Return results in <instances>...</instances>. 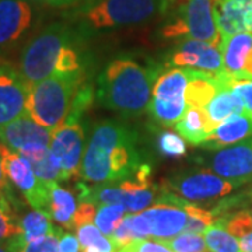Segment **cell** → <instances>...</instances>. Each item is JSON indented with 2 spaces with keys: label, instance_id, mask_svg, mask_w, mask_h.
Instances as JSON below:
<instances>
[{
  "label": "cell",
  "instance_id": "43",
  "mask_svg": "<svg viewBox=\"0 0 252 252\" xmlns=\"http://www.w3.org/2000/svg\"><path fill=\"white\" fill-rule=\"evenodd\" d=\"M0 252H10V251L7 250V247H6L4 244H0Z\"/></svg>",
  "mask_w": 252,
  "mask_h": 252
},
{
  "label": "cell",
  "instance_id": "7",
  "mask_svg": "<svg viewBox=\"0 0 252 252\" xmlns=\"http://www.w3.org/2000/svg\"><path fill=\"white\" fill-rule=\"evenodd\" d=\"M187 84L188 72L182 67L168 69L157 77L149 112L158 124L174 126L184 115L188 107L185 101Z\"/></svg>",
  "mask_w": 252,
  "mask_h": 252
},
{
  "label": "cell",
  "instance_id": "28",
  "mask_svg": "<svg viewBox=\"0 0 252 252\" xmlns=\"http://www.w3.org/2000/svg\"><path fill=\"white\" fill-rule=\"evenodd\" d=\"M184 209L188 213V221L184 228V231L188 233H196V234H205L207 228L217 220L212 210H207L205 207L199 206V203H192L185 200Z\"/></svg>",
  "mask_w": 252,
  "mask_h": 252
},
{
  "label": "cell",
  "instance_id": "10",
  "mask_svg": "<svg viewBox=\"0 0 252 252\" xmlns=\"http://www.w3.org/2000/svg\"><path fill=\"white\" fill-rule=\"evenodd\" d=\"M0 154L7 178L13 184V187L20 190V193L24 196L28 205L32 209H41L49 212L51 207L49 185L44 184L36 177L27 158L3 143H0Z\"/></svg>",
  "mask_w": 252,
  "mask_h": 252
},
{
  "label": "cell",
  "instance_id": "21",
  "mask_svg": "<svg viewBox=\"0 0 252 252\" xmlns=\"http://www.w3.org/2000/svg\"><path fill=\"white\" fill-rule=\"evenodd\" d=\"M205 109H206L207 117L213 129L227 118L233 117L235 114L245 112L243 99L231 87L219 89L215 97L210 99V102L207 104Z\"/></svg>",
  "mask_w": 252,
  "mask_h": 252
},
{
  "label": "cell",
  "instance_id": "18",
  "mask_svg": "<svg viewBox=\"0 0 252 252\" xmlns=\"http://www.w3.org/2000/svg\"><path fill=\"white\" fill-rule=\"evenodd\" d=\"M224 70L233 79H252V32L231 35L221 44Z\"/></svg>",
  "mask_w": 252,
  "mask_h": 252
},
{
  "label": "cell",
  "instance_id": "47",
  "mask_svg": "<svg viewBox=\"0 0 252 252\" xmlns=\"http://www.w3.org/2000/svg\"><path fill=\"white\" fill-rule=\"evenodd\" d=\"M117 252H119V251H118V250H117Z\"/></svg>",
  "mask_w": 252,
  "mask_h": 252
},
{
  "label": "cell",
  "instance_id": "22",
  "mask_svg": "<svg viewBox=\"0 0 252 252\" xmlns=\"http://www.w3.org/2000/svg\"><path fill=\"white\" fill-rule=\"evenodd\" d=\"M51 207L49 213L52 220L66 230H74V215L77 210V200L70 190L62 188L59 182L49 184Z\"/></svg>",
  "mask_w": 252,
  "mask_h": 252
},
{
  "label": "cell",
  "instance_id": "12",
  "mask_svg": "<svg viewBox=\"0 0 252 252\" xmlns=\"http://www.w3.org/2000/svg\"><path fill=\"white\" fill-rule=\"evenodd\" d=\"M168 62L174 67L203 72L215 77L225 73L221 48L192 38L181 39L170 55Z\"/></svg>",
  "mask_w": 252,
  "mask_h": 252
},
{
  "label": "cell",
  "instance_id": "17",
  "mask_svg": "<svg viewBox=\"0 0 252 252\" xmlns=\"http://www.w3.org/2000/svg\"><path fill=\"white\" fill-rule=\"evenodd\" d=\"M213 10L223 41L240 32H252V0H213Z\"/></svg>",
  "mask_w": 252,
  "mask_h": 252
},
{
  "label": "cell",
  "instance_id": "26",
  "mask_svg": "<svg viewBox=\"0 0 252 252\" xmlns=\"http://www.w3.org/2000/svg\"><path fill=\"white\" fill-rule=\"evenodd\" d=\"M62 234V228L56 227L51 234L39 237L28 243L20 240L17 235H14L4 245L7 247L10 252H58V243Z\"/></svg>",
  "mask_w": 252,
  "mask_h": 252
},
{
  "label": "cell",
  "instance_id": "25",
  "mask_svg": "<svg viewBox=\"0 0 252 252\" xmlns=\"http://www.w3.org/2000/svg\"><path fill=\"white\" fill-rule=\"evenodd\" d=\"M55 227L52 224V216L49 212L41 209H32L20 217V233L17 237L23 241H32L39 237L51 234Z\"/></svg>",
  "mask_w": 252,
  "mask_h": 252
},
{
  "label": "cell",
  "instance_id": "35",
  "mask_svg": "<svg viewBox=\"0 0 252 252\" xmlns=\"http://www.w3.org/2000/svg\"><path fill=\"white\" fill-rule=\"evenodd\" d=\"M231 89L241 97L245 112L252 118V79H231Z\"/></svg>",
  "mask_w": 252,
  "mask_h": 252
},
{
  "label": "cell",
  "instance_id": "42",
  "mask_svg": "<svg viewBox=\"0 0 252 252\" xmlns=\"http://www.w3.org/2000/svg\"><path fill=\"white\" fill-rule=\"evenodd\" d=\"M238 243L241 247L243 252H252V230H250L248 233H245L238 238Z\"/></svg>",
  "mask_w": 252,
  "mask_h": 252
},
{
  "label": "cell",
  "instance_id": "40",
  "mask_svg": "<svg viewBox=\"0 0 252 252\" xmlns=\"http://www.w3.org/2000/svg\"><path fill=\"white\" fill-rule=\"evenodd\" d=\"M117 245L114 244V241L107 235H102L95 243H93L86 248H81V252H117Z\"/></svg>",
  "mask_w": 252,
  "mask_h": 252
},
{
  "label": "cell",
  "instance_id": "15",
  "mask_svg": "<svg viewBox=\"0 0 252 252\" xmlns=\"http://www.w3.org/2000/svg\"><path fill=\"white\" fill-rule=\"evenodd\" d=\"M51 139L52 130L38 124L27 112L9 124L0 126V143L17 153L49 147Z\"/></svg>",
  "mask_w": 252,
  "mask_h": 252
},
{
  "label": "cell",
  "instance_id": "2",
  "mask_svg": "<svg viewBox=\"0 0 252 252\" xmlns=\"http://www.w3.org/2000/svg\"><path fill=\"white\" fill-rule=\"evenodd\" d=\"M80 26L55 21L39 30L21 48L18 69L30 83L55 74H69L81 69Z\"/></svg>",
  "mask_w": 252,
  "mask_h": 252
},
{
  "label": "cell",
  "instance_id": "30",
  "mask_svg": "<svg viewBox=\"0 0 252 252\" xmlns=\"http://www.w3.org/2000/svg\"><path fill=\"white\" fill-rule=\"evenodd\" d=\"M18 233L20 217L16 213V206L6 196L0 195V244H6Z\"/></svg>",
  "mask_w": 252,
  "mask_h": 252
},
{
  "label": "cell",
  "instance_id": "44",
  "mask_svg": "<svg viewBox=\"0 0 252 252\" xmlns=\"http://www.w3.org/2000/svg\"><path fill=\"white\" fill-rule=\"evenodd\" d=\"M185 1H188V0H171V4L172 3H180V4H182V3H185Z\"/></svg>",
  "mask_w": 252,
  "mask_h": 252
},
{
  "label": "cell",
  "instance_id": "33",
  "mask_svg": "<svg viewBox=\"0 0 252 252\" xmlns=\"http://www.w3.org/2000/svg\"><path fill=\"white\" fill-rule=\"evenodd\" d=\"M111 240L117 245V248L126 247L139 240L132 224V213H126L125 216L121 219V221L118 223L114 233L111 235Z\"/></svg>",
  "mask_w": 252,
  "mask_h": 252
},
{
  "label": "cell",
  "instance_id": "20",
  "mask_svg": "<svg viewBox=\"0 0 252 252\" xmlns=\"http://www.w3.org/2000/svg\"><path fill=\"white\" fill-rule=\"evenodd\" d=\"M174 127L185 142L193 146H202L206 136L213 130L206 109L198 107H187Z\"/></svg>",
  "mask_w": 252,
  "mask_h": 252
},
{
  "label": "cell",
  "instance_id": "39",
  "mask_svg": "<svg viewBox=\"0 0 252 252\" xmlns=\"http://www.w3.org/2000/svg\"><path fill=\"white\" fill-rule=\"evenodd\" d=\"M11 185L13 184L7 178V174L4 171V164H3V160H1V154H0V195L6 196L16 206V196H14Z\"/></svg>",
  "mask_w": 252,
  "mask_h": 252
},
{
  "label": "cell",
  "instance_id": "19",
  "mask_svg": "<svg viewBox=\"0 0 252 252\" xmlns=\"http://www.w3.org/2000/svg\"><path fill=\"white\" fill-rule=\"evenodd\" d=\"M250 136H252V118L247 112L235 114L217 125L206 136L202 146L209 150H217L243 142Z\"/></svg>",
  "mask_w": 252,
  "mask_h": 252
},
{
  "label": "cell",
  "instance_id": "34",
  "mask_svg": "<svg viewBox=\"0 0 252 252\" xmlns=\"http://www.w3.org/2000/svg\"><path fill=\"white\" fill-rule=\"evenodd\" d=\"M119 252H174L167 247L165 244L160 240H150V238H144V240H137L135 243L129 244L126 247L118 248Z\"/></svg>",
  "mask_w": 252,
  "mask_h": 252
},
{
  "label": "cell",
  "instance_id": "1",
  "mask_svg": "<svg viewBox=\"0 0 252 252\" xmlns=\"http://www.w3.org/2000/svg\"><path fill=\"white\" fill-rule=\"evenodd\" d=\"M139 135L119 119L94 124L81 161L80 177L89 184L133 180L140 165Z\"/></svg>",
  "mask_w": 252,
  "mask_h": 252
},
{
  "label": "cell",
  "instance_id": "31",
  "mask_svg": "<svg viewBox=\"0 0 252 252\" xmlns=\"http://www.w3.org/2000/svg\"><path fill=\"white\" fill-rule=\"evenodd\" d=\"M162 243L170 247L174 252H207V244L205 237L196 233L182 231L170 240H162Z\"/></svg>",
  "mask_w": 252,
  "mask_h": 252
},
{
  "label": "cell",
  "instance_id": "38",
  "mask_svg": "<svg viewBox=\"0 0 252 252\" xmlns=\"http://www.w3.org/2000/svg\"><path fill=\"white\" fill-rule=\"evenodd\" d=\"M58 252H81L77 235L72 233H63L58 243Z\"/></svg>",
  "mask_w": 252,
  "mask_h": 252
},
{
  "label": "cell",
  "instance_id": "46",
  "mask_svg": "<svg viewBox=\"0 0 252 252\" xmlns=\"http://www.w3.org/2000/svg\"><path fill=\"white\" fill-rule=\"evenodd\" d=\"M250 213H251V217H252V207H251V209H250Z\"/></svg>",
  "mask_w": 252,
  "mask_h": 252
},
{
  "label": "cell",
  "instance_id": "36",
  "mask_svg": "<svg viewBox=\"0 0 252 252\" xmlns=\"http://www.w3.org/2000/svg\"><path fill=\"white\" fill-rule=\"evenodd\" d=\"M76 235L79 238V243H80L81 248H86L93 243H95L98 238H101L102 234L99 231V228L94 223H87V224H83L80 227L76 228Z\"/></svg>",
  "mask_w": 252,
  "mask_h": 252
},
{
  "label": "cell",
  "instance_id": "4",
  "mask_svg": "<svg viewBox=\"0 0 252 252\" xmlns=\"http://www.w3.org/2000/svg\"><path fill=\"white\" fill-rule=\"evenodd\" d=\"M171 0H81L72 18L87 30L130 27L165 14Z\"/></svg>",
  "mask_w": 252,
  "mask_h": 252
},
{
  "label": "cell",
  "instance_id": "11",
  "mask_svg": "<svg viewBox=\"0 0 252 252\" xmlns=\"http://www.w3.org/2000/svg\"><path fill=\"white\" fill-rule=\"evenodd\" d=\"M86 144L84 127L79 117L67 115L62 125L52 132L49 149L62 167L64 181L80 178Z\"/></svg>",
  "mask_w": 252,
  "mask_h": 252
},
{
  "label": "cell",
  "instance_id": "6",
  "mask_svg": "<svg viewBox=\"0 0 252 252\" xmlns=\"http://www.w3.org/2000/svg\"><path fill=\"white\" fill-rule=\"evenodd\" d=\"M165 39H199L221 48V35L217 27L213 0H188L180 4L170 21L162 27Z\"/></svg>",
  "mask_w": 252,
  "mask_h": 252
},
{
  "label": "cell",
  "instance_id": "29",
  "mask_svg": "<svg viewBox=\"0 0 252 252\" xmlns=\"http://www.w3.org/2000/svg\"><path fill=\"white\" fill-rule=\"evenodd\" d=\"M129 213L124 205L118 203H105V205H98L97 215L94 219V224L99 228L102 234L111 238L117 224L121 221V219Z\"/></svg>",
  "mask_w": 252,
  "mask_h": 252
},
{
  "label": "cell",
  "instance_id": "16",
  "mask_svg": "<svg viewBox=\"0 0 252 252\" xmlns=\"http://www.w3.org/2000/svg\"><path fill=\"white\" fill-rule=\"evenodd\" d=\"M142 215L149 225L150 238L160 241L182 233L188 221V213L184 206L168 202H157L143 210Z\"/></svg>",
  "mask_w": 252,
  "mask_h": 252
},
{
  "label": "cell",
  "instance_id": "8",
  "mask_svg": "<svg viewBox=\"0 0 252 252\" xmlns=\"http://www.w3.org/2000/svg\"><path fill=\"white\" fill-rule=\"evenodd\" d=\"M39 9L32 0H0V58L26 45L38 23Z\"/></svg>",
  "mask_w": 252,
  "mask_h": 252
},
{
  "label": "cell",
  "instance_id": "27",
  "mask_svg": "<svg viewBox=\"0 0 252 252\" xmlns=\"http://www.w3.org/2000/svg\"><path fill=\"white\" fill-rule=\"evenodd\" d=\"M205 241L212 252H243L238 238L231 234L220 220H216L205 231Z\"/></svg>",
  "mask_w": 252,
  "mask_h": 252
},
{
  "label": "cell",
  "instance_id": "14",
  "mask_svg": "<svg viewBox=\"0 0 252 252\" xmlns=\"http://www.w3.org/2000/svg\"><path fill=\"white\" fill-rule=\"evenodd\" d=\"M207 165L217 175L241 187L252 181V137L217 149L207 158Z\"/></svg>",
  "mask_w": 252,
  "mask_h": 252
},
{
  "label": "cell",
  "instance_id": "9",
  "mask_svg": "<svg viewBox=\"0 0 252 252\" xmlns=\"http://www.w3.org/2000/svg\"><path fill=\"white\" fill-rule=\"evenodd\" d=\"M162 188L192 203L212 202L228 196L237 187L212 170L180 172L164 181Z\"/></svg>",
  "mask_w": 252,
  "mask_h": 252
},
{
  "label": "cell",
  "instance_id": "45",
  "mask_svg": "<svg viewBox=\"0 0 252 252\" xmlns=\"http://www.w3.org/2000/svg\"><path fill=\"white\" fill-rule=\"evenodd\" d=\"M248 198H250L252 200V188H251V190L248 192Z\"/></svg>",
  "mask_w": 252,
  "mask_h": 252
},
{
  "label": "cell",
  "instance_id": "37",
  "mask_svg": "<svg viewBox=\"0 0 252 252\" xmlns=\"http://www.w3.org/2000/svg\"><path fill=\"white\" fill-rule=\"evenodd\" d=\"M97 215V205L91 202H80L74 215V230L87 223H93Z\"/></svg>",
  "mask_w": 252,
  "mask_h": 252
},
{
  "label": "cell",
  "instance_id": "41",
  "mask_svg": "<svg viewBox=\"0 0 252 252\" xmlns=\"http://www.w3.org/2000/svg\"><path fill=\"white\" fill-rule=\"evenodd\" d=\"M32 1L46 9H67L77 6L81 0H32Z\"/></svg>",
  "mask_w": 252,
  "mask_h": 252
},
{
  "label": "cell",
  "instance_id": "24",
  "mask_svg": "<svg viewBox=\"0 0 252 252\" xmlns=\"http://www.w3.org/2000/svg\"><path fill=\"white\" fill-rule=\"evenodd\" d=\"M23 154L27 158L32 170L36 174V177L42 181L44 184H54V182H62L64 181L63 171L58 158L55 157L54 153L51 152L49 147L45 149H38V150H31Z\"/></svg>",
  "mask_w": 252,
  "mask_h": 252
},
{
  "label": "cell",
  "instance_id": "23",
  "mask_svg": "<svg viewBox=\"0 0 252 252\" xmlns=\"http://www.w3.org/2000/svg\"><path fill=\"white\" fill-rule=\"evenodd\" d=\"M188 72V84L185 89V101L188 107L206 108L210 99L215 97L219 90V84L215 76L207 73L196 72L187 69Z\"/></svg>",
  "mask_w": 252,
  "mask_h": 252
},
{
  "label": "cell",
  "instance_id": "32",
  "mask_svg": "<svg viewBox=\"0 0 252 252\" xmlns=\"http://www.w3.org/2000/svg\"><path fill=\"white\" fill-rule=\"evenodd\" d=\"M158 150L165 157L180 158L187 153V144L181 136L175 135L172 132H162L158 136Z\"/></svg>",
  "mask_w": 252,
  "mask_h": 252
},
{
  "label": "cell",
  "instance_id": "5",
  "mask_svg": "<svg viewBox=\"0 0 252 252\" xmlns=\"http://www.w3.org/2000/svg\"><path fill=\"white\" fill-rule=\"evenodd\" d=\"M84 84L83 70L69 74H55L31 83L27 114L38 124L54 132L67 118L77 91Z\"/></svg>",
  "mask_w": 252,
  "mask_h": 252
},
{
  "label": "cell",
  "instance_id": "13",
  "mask_svg": "<svg viewBox=\"0 0 252 252\" xmlns=\"http://www.w3.org/2000/svg\"><path fill=\"white\" fill-rule=\"evenodd\" d=\"M30 86L18 66L0 58V126L27 112Z\"/></svg>",
  "mask_w": 252,
  "mask_h": 252
},
{
  "label": "cell",
  "instance_id": "3",
  "mask_svg": "<svg viewBox=\"0 0 252 252\" xmlns=\"http://www.w3.org/2000/svg\"><path fill=\"white\" fill-rule=\"evenodd\" d=\"M158 76V67L153 63L143 64L127 56L117 58L99 76L98 102L122 117H139L149 111Z\"/></svg>",
  "mask_w": 252,
  "mask_h": 252
}]
</instances>
